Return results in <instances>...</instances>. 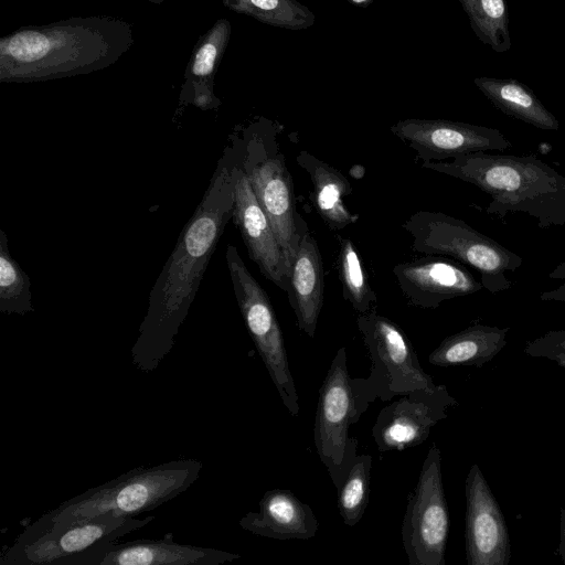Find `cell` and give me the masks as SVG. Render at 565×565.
<instances>
[{"mask_svg":"<svg viewBox=\"0 0 565 565\" xmlns=\"http://www.w3.org/2000/svg\"><path fill=\"white\" fill-rule=\"evenodd\" d=\"M234 188L235 153L228 143L202 200L150 291L148 309L131 349V362L139 371H154L170 353L216 245L232 218Z\"/></svg>","mask_w":565,"mask_h":565,"instance_id":"obj_1","label":"cell"},{"mask_svg":"<svg viewBox=\"0 0 565 565\" xmlns=\"http://www.w3.org/2000/svg\"><path fill=\"white\" fill-rule=\"evenodd\" d=\"M134 43V26L111 15L25 25L0 39V82L31 83L89 74L115 64Z\"/></svg>","mask_w":565,"mask_h":565,"instance_id":"obj_2","label":"cell"},{"mask_svg":"<svg viewBox=\"0 0 565 565\" xmlns=\"http://www.w3.org/2000/svg\"><path fill=\"white\" fill-rule=\"evenodd\" d=\"M425 169L470 183L490 195L486 212L498 217L526 214L540 228L565 226V175L536 154L476 151Z\"/></svg>","mask_w":565,"mask_h":565,"instance_id":"obj_3","label":"cell"},{"mask_svg":"<svg viewBox=\"0 0 565 565\" xmlns=\"http://www.w3.org/2000/svg\"><path fill=\"white\" fill-rule=\"evenodd\" d=\"M202 468L201 461L185 458L134 468L63 501L29 524L19 536L30 537L107 512L118 515L149 512L188 490Z\"/></svg>","mask_w":565,"mask_h":565,"instance_id":"obj_4","label":"cell"},{"mask_svg":"<svg viewBox=\"0 0 565 565\" xmlns=\"http://www.w3.org/2000/svg\"><path fill=\"white\" fill-rule=\"evenodd\" d=\"M278 136L277 125L258 116L236 126L228 140L271 223L290 270L299 242L308 231L296 209L292 179Z\"/></svg>","mask_w":565,"mask_h":565,"instance_id":"obj_5","label":"cell"},{"mask_svg":"<svg viewBox=\"0 0 565 565\" xmlns=\"http://www.w3.org/2000/svg\"><path fill=\"white\" fill-rule=\"evenodd\" d=\"M402 227L412 237L413 250L452 258L477 270L488 291L508 290L523 258L465 221L441 212L418 211Z\"/></svg>","mask_w":565,"mask_h":565,"instance_id":"obj_6","label":"cell"},{"mask_svg":"<svg viewBox=\"0 0 565 565\" xmlns=\"http://www.w3.org/2000/svg\"><path fill=\"white\" fill-rule=\"evenodd\" d=\"M376 398L366 379L351 377L345 348H340L319 388L313 425L316 450L335 488L358 455V440L349 428Z\"/></svg>","mask_w":565,"mask_h":565,"instance_id":"obj_7","label":"cell"},{"mask_svg":"<svg viewBox=\"0 0 565 565\" xmlns=\"http://www.w3.org/2000/svg\"><path fill=\"white\" fill-rule=\"evenodd\" d=\"M225 260L239 311L248 333L291 416L299 414V396L291 375L281 329L270 299L242 259L227 245Z\"/></svg>","mask_w":565,"mask_h":565,"instance_id":"obj_8","label":"cell"},{"mask_svg":"<svg viewBox=\"0 0 565 565\" xmlns=\"http://www.w3.org/2000/svg\"><path fill=\"white\" fill-rule=\"evenodd\" d=\"M154 515L136 519L107 512L46 530L30 537L18 536L1 555V565H67L68 561L86 551L116 542L121 536L140 530Z\"/></svg>","mask_w":565,"mask_h":565,"instance_id":"obj_9","label":"cell"},{"mask_svg":"<svg viewBox=\"0 0 565 565\" xmlns=\"http://www.w3.org/2000/svg\"><path fill=\"white\" fill-rule=\"evenodd\" d=\"M356 324L371 360L366 381L377 398L388 402L416 390L437 386L398 324L375 310L359 315Z\"/></svg>","mask_w":565,"mask_h":565,"instance_id":"obj_10","label":"cell"},{"mask_svg":"<svg viewBox=\"0 0 565 565\" xmlns=\"http://www.w3.org/2000/svg\"><path fill=\"white\" fill-rule=\"evenodd\" d=\"M449 512L441 475V452L433 444L416 487L408 495L402 543L409 565H445Z\"/></svg>","mask_w":565,"mask_h":565,"instance_id":"obj_11","label":"cell"},{"mask_svg":"<svg viewBox=\"0 0 565 565\" xmlns=\"http://www.w3.org/2000/svg\"><path fill=\"white\" fill-rule=\"evenodd\" d=\"M458 405L446 385L416 390L384 406L372 427L380 451L405 450L423 444L430 429Z\"/></svg>","mask_w":565,"mask_h":565,"instance_id":"obj_12","label":"cell"},{"mask_svg":"<svg viewBox=\"0 0 565 565\" xmlns=\"http://www.w3.org/2000/svg\"><path fill=\"white\" fill-rule=\"evenodd\" d=\"M391 131L412 148L423 163L512 148L511 141L495 128L445 119L399 120Z\"/></svg>","mask_w":565,"mask_h":565,"instance_id":"obj_13","label":"cell"},{"mask_svg":"<svg viewBox=\"0 0 565 565\" xmlns=\"http://www.w3.org/2000/svg\"><path fill=\"white\" fill-rule=\"evenodd\" d=\"M465 494L468 565H508L512 554L505 518L477 463L468 471Z\"/></svg>","mask_w":565,"mask_h":565,"instance_id":"obj_14","label":"cell"},{"mask_svg":"<svg viewBox=\"0 0 565 565\" xmlns=\"http://www.w3.org/2000/svg\"><path fill=\"white\" fill-rule=\"evenodd\" d=\"M239 557L214 547L177 543L168 533L157 540L104 544L73 557L67 565H222Z\"/></svg>","mask_w":565,"mask_h":565,"instance_id":"obj_15","label":"cell"},{"mask_svg":"<svg viewBox=\"0 0 565 565\" xmlns=\"http://www.w3.org/2000/svg\"><path fill=\"white\" fill-rule=\"evenodd\" d=\"M393 274L408 303L423 309H435L446 300L483 288L466 265L439 255L399 263Z\"/></svg>","mask_w":565,"mask_h":565,"instance_id":"obj_16","label":"cell"},{"mask_svg":"<svg viewBox=\"0 0 565 565\" xmlns=\"http://www.w3.org/2000/svg\"><path fill=\"white\" fill-rule=\"evenodd\" d=\"M234 194L232 220L242 235L249 258L266 279L287 291L289 270L281 247L267 214L238 163L236 153Z\"/></svg>","mask_w":565,"mask_h":565,"instance_id":"obj_17","label":"cell"},{"mask_svg":"<svg viewBox=\"0 0 565 565\" xmlns=\"http://www.w3.org/2000/svg\"><path fill=\"white\" fill-rule=\"evenodd\" d=\"M257 512H248L239 525L252 534L275 540H309L318 530L312 509L287 489L265 492Z\"/></svg>","mask_w":565,"mask_h":565,"instance_id":"obj_18","label":"cell"},{"mask_svg":"<svg viewBox=\"0 0 565 565\" xmlns=\"http://www.w3.org/2000/svg\"><path fill=\"white\" fill-rule=\"evenodd\" d=\"M324 273L317 241L306 232L291 264L287 295L297 326L313 338L323 306Z\"/></svg>","mask_w":565,"mask_h":565,"instance_id":"obj_19","label":"cell"},{"mask_svg":"<svg viewBox=\"0 0 565 565\" xmlns=\"http://www.w3.org/2000/svg\"><path fill=\"white\" fill-rule=\"evenodd\" d=\"M230 35V22L218 19L199 38L185 68L179 107L193 105L202 110L220 107L221 100L214 93V76Z\"/></svg>","mask_w":565,"mask_h":565,"instance_id":"obj_20","label":"cell"},{"mask_svg":"<svg viewBox=\"0 0 565 565\" xmlns=\"http://www.w3.org/2000/svg\"><path fill=\"white\" fill-rule=\"evenodd\" d=\"M296 162L310 177L311 201L324 223L332 230L355 224L359 215L343 203V198L352 193V186L341 171L306 150L297 154Z\"/></svg>","mask_w":565,"mask_h":565,"instance_id":"obj_21","label":"cell"},{"mask_svg":"<svg viewBox=\"0 0 565 565\" xmlns=\"http://www.w3.org/2000/svg\"><path fill=\"white\" fill-rule=\"evenodd\" d=\"M509 330L510 328L473 323L445 338L429 354L428 362L441 367H481L507 345Z\"/></svg>","mask_w":565,"mask_h":565,"instance_id":"obj_22","label":"cell"},{"mask_svg":"<svg viewBox=\"0 0 565 565\" xmlns=\"http://www.w3.org/2000/svg\"><path fill=\"white\" fill-rule=\"evenodd\" d=\"M475 84L502 113L543 130H558L557 118L533 90L514 78L478 77Z\"/></svg>","mask_w":565,"mask_h":565,"instance_id":"obj_23","label":"cell"},{"mask_svg":"<svg viewBox=\"0 0 565 565\" xmlns=\"http://www.w3.org/2000/svg\"><path fill=\"white\" fill-rule=\"evenodd\" d=\"M338 270L343 298L359 315L376 307V294L371 288L360 253L350 238H339Z\"/></svg>","mask_w":565,"mask_h":565,"instance_id":"obj_24","label":"cell"},{"mask_svg":"<svg viewBox=\"0 0 565 565\" xmlns=\"http://www.w3.org/2000/svg\"><path fill=\"white\" fill-rule=\"evenodd\" d=\"M478 39L497 53L511 47L504 0H459Z\"/></svg>","mask_w":565,"mask_h":565,"instance_id":"obj_25","label":"cell"},{"mask_svg":"<svg viewBox=\"0 0 565 565\" xmlns=\"http://www.w3.org/2000/svg\"><path fill=\"white\" fill-rule=\"evenodd\" d=\"M30 278L11 256L9 239L0 230V311L6 315H26L34 311Z\"/></svg>","mask_w":565,"mask_h":565,"instance_id":"obj_26","label":"cell"},{"mask_svg":"<svg viewBox=\"0 0 565 565\" xmlns=\"http://www.w3.org/2000/svg\"><path fill=\"white\" fill-rule=\"evenodd\" d=\"M372 456L356 455L338 490V510L345 525L358 524L369 504Z\"/></svg>","mask_w":565,"mask_h":565,"instance_id":"obj_27","label":"cell"},{"mask_svg":"<svg viewBox=\"0 0 565 565\" xmlns=\"http://www.w3.org/2000/svg\"><path fill=\"white\" fill-rule=\"evenodd\" d=\"M523 352L531 358H542L565 367V330H551L527 341Z\"/></svg>","mask_w":565,"mask_h":565,"instance_id":"obj_28","label":"cell"},{"mask_svg":"<svg viewBox=\"0 0 565 565\" xmlns=\"http://www.w3.org/2000/svg\"><path fill=\"white\" fill-rule=\"evenodd\" d=\"M232 11L248 14L257 20L274 23L278 12L287 9V0H221Z\"/></svg>","mask_w":565,"mask_h":565,"instance_id":"obj_29","label":"cell"},{"mask_svg":"<svg viewBox=\"0 0 565 565\" xmlns=\"http://www.w3.org/2000/svg\"><path fill=\"white\" fill-rule=\"evenodd\" d=\"M548 278L559 281V285L551 290L540 294L542 301L565 302V260L561 262L548 274Z\"/></svg>","mask_w":565,"mask_h":565,"instance_id":"obj_30","label":"cell"},{"mask_svg":"<svg viewBox=\"0 0 565 565\" xmlns=\"http://www.w3.org/2000/svg\"><path fill=\"white\" fill-rule=\"evenodd\" d=\"M557 554L565 564V509H561L559 513V544Z\"/></svg>","mask_w":565,"mask_h":565,"instance_id":"obj_31","label":"cell"},{"mask_svg":"<svg viewBox=\"0 0 565 565\" xmlns=\"http://www.w3.org/2000/svg\"><path fill=\"white\" fill-rule=\"evenodd\" d=\"M148 1H150V2H152V3H157V4H159V3L163 2L164 0H148Z\"/></svg>","mask_w":565,"mask_h":565,"instance_id":"obj_32","label":"cell"},{"mask_svg":"<svg viewBox=\"0 0 565 565\" xmlns=\"http://www.w3.org/2000/svg\"><path fill=\"white\" fill-rule=\"evenodd\" d=\"M351 1L354 2V3H362V2H365L367 0H351Z\"/></svg>","mask_w":565,"mask_h":565,"instance_id":"obj_33","label":"cell"}]
</instances>
